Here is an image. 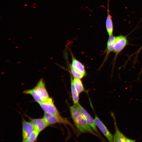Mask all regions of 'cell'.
Returning <instances> with one entry per match:
<instances>
[{
    "label": "cell",
    "instance_id": "1",
    "mask_svg": "<svg viewBox=\"0 0 142 142\" xmlns=\"http://www.w3.org/2000/svg\"><path fill=\"white\" fill-rule=\"evenodd\" d=\"M69 109L73 120L80 133H89L98 137L81 113L74 105L70 106Z\"/></svg>",
    "mask_w": 142,
    "mask_h": 142
},
{
    "label": "cell",
    "instance_id": "2",
    "mask_svg": "<svg viewBox=\"0 0 142 142\" xmlns=\"http://www.w3.org/2000/svg\"><path fill=\"white\" fill-rule=\"evenodd\" d=\"M23 93L31 95L35 101L39 104L50 97L43 78L38 81L33 88L24 91Z\"/></svg>",
    "mask_w": 142,
    "mask_h": 142
},
{
    "label": "cell",
    "instance_id": "3",
    "mask_svg": "<svg viewBox=\"0 0 142 142\" xmlns=\"http://www.w3.org/2000/svg\"><path fill=\"white\" fill-rule=\"evenodd\" d=\"M128 44L127 36L120 35L115 36L113 51L115 53V55L113 61L112 70L114 69L118 55Z\"/></svg>",
    "mask_w": 142,
    "mask_h": 142
},
{
    "label": "cell",
    "instance_id": "4",
    "mask_svg": "<svg viewBox=\"0 0 142 142\" xmlns=\"http://www.w3.org/2000/svg\"><path fill=\"white\" fill-rule=\"evenodd\" d=\"M74 106L79 110L84 117L87 123L97 134L103 142H106L103 138L99 132L95 124L94 119L87 111L78 103Z\"/></svg>",
    "mask_w": 142,
    "mask_h": 142
},
{
    "label": "cell",
    "instance_id": "5",
    "mask_svg": "<svg viewBox=\"0 0 142 142\" xmlns=\"http://www.w3.org/2000/svg\"><path fill=\"white\" fill-rule=\"evenodd\" d=\"M43 118L49 126L58 123L67 124L72 127L73 126L70 121L62 117L60 115H53L44 113Z\"/></svg>",
    "mask_w": 142,
    "mask_h": 142
},
{
    "label": "cell",
    "instance_id": "6",
    "mask_svg": "<svg viewBox=\"0 0 142 142\" xmlns=\"http://www.w3.org/2000/svg\"><path fill=\"white\" fill-rule=\"evenodd\" d=\"M39 104L44 113L53 115H60L51 98L49 97L47 100Z\"/></svg>",
    "mask_w": 142,
    "mask_h": 142
},
{
    "label": "cell",
    "instance_id": "7",
    "mask_svg": "<svg viewBox=\"0 0 142 142\" xmlns=\"http://www.w3.org/2000/svg\"><path fill=\"white\" fill-rule=\"evenodd\" d=\"M94 119L97 126L106 137L108 142H113V136L102 121L96 115Z\"/></svg>",
    "mask_w": 142,
    "mask_h": 142
},
{
    "label": "cell",
    "instance_id": "8",
    "mask_svg": "<svg viewBox=\"0 0 142 142\" xmlns=\"http://www.w3.org/2000/svg\"><path fill=\"white\" fill-rule=\"evenodd\" d=\"M34 130V127L30 121L23 118L22 120V140L24 142L31 135Z\"/></svg>",
    "mask_w": 142,
    "mask_h": 142
},
{
    "label": "cell",
    "instance_id": "9",
    "mask_svg": "<svg viewBox=\"0 0 142 142\" xmlns=\"http://www.w3.org/2000/svg\"><path fill=\"white\" fill-rule=\"evenodd\" d=\"M29 118L34 127V130L39 133L49 126L43 118L36 119Z\"/></svg>",
    "mask_w": 142,
    "mask_h": 142
},
{
    "label": "cell",
    "instance_id": "10",
    "mask_svg": "<svg viewBox=\"0 0 142 142\" xmlns=\"http://www.w3.org/2000/svg\"><path fill=\"white\" fill-rule=\"evenodd\" d=\"M115 38V36L113 35L109 37L107 42L106 47L104 52V53L105 54V56L103 62L100 67V68L103 66L107 61L110 53L113 52Z\"/></svg>",
    "mask_w": 142,
    "mask_h": 142
},
{
    "label": "cell",
    "instance_id": "11",
    "mask_svg": "<svg viewBox=\"0 0 142 142\" xmlns=\"http://www.w3.org/2000/svg\"><path fill=\"white\" fill-rule=\"evenodd\" d=\"M110 114L114 120L115 128V132L113 135V142H127L126 137L121 132L117 126L115 115L112 112Z\"/></svg>",
    "mask_w": 142,
    "mask_h": 142
},
{
    "label": "cell",
    "instance_id": "12",
    "mask_svg": "<svg viewBox=\"0 0 142 142\" xmlns=\"http://www.w3.org/2000/svg\"><path fill=\"white\" fill-rule=\"evenodd\" d=\"M72 62L71 65L72 67L78 72L86 75L85 67L80 61L76 59L70 50Z\"/></svg>",
    "mask_w": 142,
    "mask_h": 142
},
{
    "label": "cell",
    "instance_id": "13",
    "mask_svg": "<svg viewBox=\"0 0 142 142\" xmlns=\"http://www.w3.org/2000/svg\"><path fill=\"white\" fill-rule=\"evenodd\" d=\"M108 0V4L107 15L105 22V26L107 33L109 37L113 35L114 27L112 17L111 16L109 9V3Z\"/></svg>",
    "mask_w": 142,
    "mask_h": 142
},
{
    "label": "cell",
    "instance_id": "14",
    "mask_svg": "<svg viewBox=\"0 0 142 142\" xmlns=\"http://www.w3.org/2000/svg\"><path fill=\"white\" fill-rule=\"evenodd\" d=\"M70 73V72H69ZM71 80V89L73 103L75 105L79 103V94L77 91L73 83L72 75L70 73Z\"/></svg>",
    "mask_w": 142,
    "mask_h": 142
},
{
    "label": "cell",
    "instance_id": "15",
    "mask_svg": "<svg viewBox=\"0 0 142 142\" xmlns=\"http://www.w3.org/2000/svg\"><path fill=\"white\" fill-rule=\"evenodd\" d=\"M80 79L74 78L73 83L75 89L79 94L84 92V89Z\"/></svg>",
    "mask_w": 142,
    "mask_h": 142
},
{
    "label": "cell",
    "instance_id": "16",
    "mask_svg": "<svg viewBox=\"0 0 142 142\" xmlns=\"http://www.w3.org/2000/svg\"><path fill=\"white\" fill-rule=\"evenodd\" d=\"M70 70L69 71L74 78L81 79L83 78L85 74L80 73L73 68L70 64H69Z\"/></svg>",
    "mask_w": 142,
    "mask_h": 142
},
{
    "label": "cell",
    "instance_id": "17",
    "mask_svg": "<svg viewBox=\"0 0 142 142\" xmlns=\"http://www.w3.org/2000/svg\"><path fill=\"white\" fill-rule=\"evenodd\" d=\"M39 134L38 131L34 130L29 137L24 142H35Z\"/></svg>",
    "mask_w": 142,
    "mask_h": 142
},
{
    "label": "cell",
    "instance_id": "18",
    "mask_svg": "<svg viewBox=\"0 0 142 142\" xmlns=\"http://www.w3.org/2000/svg\"><path fill=\"white\" fill-rule=\"evenodd\" d=\"M142 49V45L134 53H133L132 55H130V57H129L130 58L132 56H133L134 55H135V59L134 60H135L136 59L137 57H138V56L139 54V53L140 52L141 50Z\"/></svg>",
    "mask_w": 142,
    "mask_h": 142
},
{
    "label": "cell",
    "instance_id": "19",
    "mask_svg": "<svg viewBox=\"0 0 142 142\" xmlns=\"http://www.w3.org/2000/svg\"><path fill=\"white\" fill-rule=\"evenodd\" d=\"M126 139L127 142H136L135 140L130 139L127 137H126Z\"/></svg>",
    "mask_w": 142,
    "mask_h": 142
},
{
    "label": "cell",
    "instance_id": "20",
    "mask_svg": "<svg viewBox=\"0 0 142 142\" xmlns=\"http://www.w3.org/2000/svg\"><path fill=\"white\" fill-rule=\"evenodd\" d=\"M142 72V68L141 69V71L140 72V73H141Z\"/></svg>",
    "mask_w": 142,
    "mask_h": 142
}]
</instances>
